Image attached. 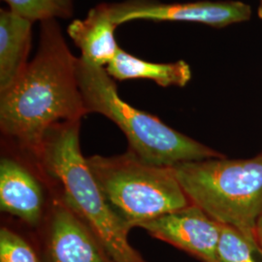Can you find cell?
<instances>
[{
    "label": "cell",
    "instance_id": "1",
    "mask_svg": "<svg viewBox=\"0 0 262 262\" xmlns=\"http://www.w3.org/2000/svg\"><path fill=\"white\" fill-rule=\"evenodd\" d=\"M77 58L57 20H43L36 56L0 92L1 132L32 159L53 126L89 114L78 81Z\"/></svg>",
    "mask_w": 262,
    "mask_h": 262
},
{
    "label": "cell",
    "instance_id": "2",
    "mask_svg": "<svg viewBox=\"0 0 262 262\" xmlns=\"http://www.w3.org/2000/svg\"><path fill=\"white\" fill-rule=\"evenodd\" d=\"M82 120L57 123L48 131L35 161L54 195L88 225L115 262H146L128 241L130 229L108 204L80 148Z\"/></svg>",
    "mask_w": 262,
    "mask_h": 262
},
{
    "label": "cell",
    "instance_id": "3",
    "mask_svg": "<svg viewBox=\"0 0 262 262\" xmlns=\"http://www.w3.org/2000/svg\"><path fill=\"white\" fill-rule=\"evenodd\" d=\"M77 75L86 111L112 121L125 135L128 150L159 166L225 157L220 151L171 128L158 117L122 100L115 80L103 67L77 58Z\"/></svg>",
    "mask_w": 262,
    "mask_h": 262
},
{
    "label": "cell",
    "instance_id": "4",
    "mask_svg": "<svg viewBox=\"0 0 262 262\" xmlns=\"http://www.w3.org/2000/svg\"><path fill=\"white\" fill-rule=\"evenodd\" d=\"M190 203L237 230L259 253L256 224L262 215V151L246 159H203L173 167Z\"/></svg>",
    "mask_w": 262,
    "mask_h": 262
},
{
    "label": "cell",
    "instance_id": "5",
    "mask_svg": "<svg viewBox=\"0 0 262 262\" xmlns=\"http://www.w3.org/2000/svg\"><path fill=\"white\" fill-rule=\"evenodd\" d=\"M106 201L129 229L190 205L173 167L149 163L127 150L86 158Z\"/></svg>",
    "mask_w": 262,
    "mask_h": 262
},
{
    "label": "cell",
    "instance_id": "6",
    "mask_svg": "<svg viewBox=\"0 0 262 262\" xmlns=\"http://www.w3.org/2000/svg\"><path fill=\"white\" fill-rule=\"evenodd\" d=\"M113 21L120 26L136 19L151 21H175L202 24L223 28L248 21L252 8L242 1H194L162 3L157 0H125L111 4Z\"/></svg>",
    "mask_w": 262,
    "mask_h": 262
},
{
    "label": "cell",
    "instance_id": "7",
    "mask_svg": "<svg viewBox=\"0 0 262 262\" xmlns=\"http://www.w3.org/2000/svg\"><path fill=\"white\" fill-rule=\"evenodd\" d=\"M43 262H115L92 229L54 196L42 223Z\"/></svg>",
    "mask_w": 262,
    "mask_h": 262
},
{
    "label": "cell",
    "instance_id": "8",
    "mask_svg": "<svg viewBox=\"0 0 262 262\" xmlns=\"http://www.w3.org/2000/svg\"><path fill=\"white\" fill-rule=\"evenodd\" d=\"M150 236L170 244L202 262H220L222 225L193 204L141 224Z\"/></svg>",
    "mask_w": 262,
    "mask_h": 262
},
{
    "label": "cell",
    "instance_id": "9",
    "mask_svg": "<svg viewBox=\"0 0 262 262\" xmlns=\"http://www.w3.org/2000/svg\"><path fill=\"white\" fill-rule=\"evenodd\" d=\"M0 207L2 212L32 227L41 226L46 215L40 182L24 164L11 158L0 160Z\"/></svg>",
    "mask_w": 262,
    "mask_h": 262
},
{
    "label": "cell",
    "instance_id": "10",
    "mask_svg": "<svg viewBox=\"0 0 262 262\" xmlns=\"http://www.w3.org/2000/svg\"><path fill=\"white\" fill-rule=\"evenodd\" d=\"M117 27L111 4L101 3L90 10L84 19H74L67 28V34L80 49V57L105 68L120 49L115 37Z\"/></svg>",
    "mask_w": 262,
    "mask_h": 262
},
{
    "label": "cell",
    "instance_id": "11",
    "mask_svg": "<svg viewBox=\"0 0 262 262\" xmlns=\"http://www.w3.org/2000/svg\"><path fill=\"white\" fill-rule=\"evenodd\" d=\"M33 21L0 10V92L13 84L28 64Z\"/></svg>",
    "mask_w": 262,
    "mask_h": 262
},
{
    "label": "cell",
    "instance_id": "12",
    "mask_svg": "<svg viewBox=\"0 0 262 262\" xmlns=\"http://www.w3.org/2000/svg\"><path fill=\"white\" fill-rule=\"evenodd\" d=\"M107 73L114 80H138L154 81L162 88L186 86L191 80L190 66L185 60L169 63H155L119 49L115 57L105 67Z\"/></svg>",
    "mask_w": 262,
    "mask_h": 262
},
{
    "label": "cell",
    "instance_id": "13",
    "mask_svg": "<svg viewBox=\"0 0 262 262\" xmlns=\"http://www.w3.org/2000/svg\"><path fill=\"white\" fill-rule=\"evenodd\" d=\"M12 12L33 23L67 19L74 11L75 0H2Z\"/></svg>",
    "mask_w": 262,
    "mask_h": 262
},
{
    "label": "cell",
    "instance_id": "14",
    "mask_svg": "<svg viewBox=\"0 0 262 262\" xmlns=\"http://www.w3.org/2000/svg\"><path fill=\"white\" fill-rule=\"evenodd\" d=\"M254 253L251 246L237 230L222 225L217 247L220 262H256Z\"/></svg>",
    "mask_w": 262,
    "mask_h": 262
},
{
    "label": "cell",
    "instance_id": "15",
    "mask_svg": "<svg viewBox=\"0 0 262 262\" xmlns=\"http://www.w3.org/2000/svg\"><path fill=\"white\" fill-rule=\"evenodd\" d=\"M0 262H41L28 240L8 227L0 229Z\"/></svg>",
    "mask_w": 262,
    "mask_h": 262
},
{
    "label": "cell",
    "instance_id": "16",
    "mask_svg": "<svg viewBox=\"0 0 262 262\" xmlns=\"http://www.w3.org/2000/svg\"><path fill=\"white\" fill-rule=\"evenodd\" d=\"M255 236H256V242H257V246L259 249V253L262 257V215L259 216L257 224H256Z\"/></svg>",
    "mask_w": 262,
    "mask_h": 262
},
{
    "label": "cell",
    "instance_id": "17",
    "mask_svg": "<svg viewBox=\"0 0 262 262\" xmlns=\"http://www.w3.org/2000/svg\"><path fill=\"white\" fill-rule=\"evenodd\" d=\"M257 16L259 19H262V0H259V4L257 8Z\"/></svg>",
    "mask_w": 262,
    "mask_h": 262
}]
</instances>
